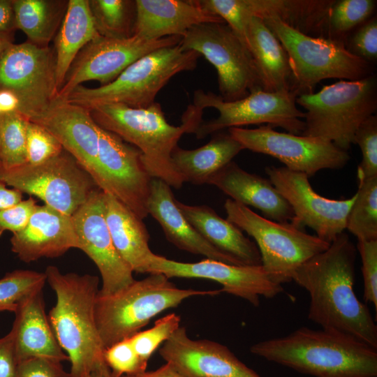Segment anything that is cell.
Segmentation results:
<instances>
[{
    "label": "cell",
    "mask_w": 377,
    "mask_h": 377,
    "mask_svg": "<svg viewBox=\"0 0 377 377\" xmlns=\"http://www.w3.org/2000/svg\"><path fill=\"white\" fill-rule=\"evenodd\" d=\"M252 354L314 377H377V349L341 332L302 327L250 348Z\"/></svg>",
    "instance_id": "2"
},
{
    "label": "cell",
    "mask_w": 377,
    "mask_h": 377,
    "mask_svg": "<svg viewBox=\"0 0 377 377\" xmlns=\"http://www.w3.org/2000/svg\"><path fill=\"white\" fill-rule=\"evenodd\" d=\"M353 144L362 152V161L357 167V181L377 177V116L366 119L357 129Z\"/></svg>",
    "instance_id": "40"
},
{
    "label": "cell",
    "mask_w": 377,
    "mask_h": 377,
    "mask_svg": "<svg viewBox=\"0 0 377 377\" xmlns=\"http://www.w3.org/2000/svg\"><path fill=\"white\" fill-rule=\"evenodd\" d=\"M245 38L262 80L263 90L293 91V75L288 56L261 18L253 17L248 21Z\"/></svg>",
    "instance_id": "28"
},
{
    "label": "cell",
    "mask_w": 377,
    "mask_h": 377,
    "mask_svg": "<svg viewBox=\"0 0 377 377\" xmlns=\"http://www.w3.org/2000/svg\"><path fill=\"white\" fill-rule=\"evenodd\" d=\"M0 89L20 100L19 112L31 120L57 99L54 50L28 41L10 45L0 57Z\"/></svg>",
    "instance_id": "13"
},
{
    "label": "cell",
    "mask_w": 377,
    "mask_h": 377,
    "mask_svg": "<svg viewBox=\"0 0 377 377\" xmlns=\"http://www.w3.org/2000/svg\"><path fill=\"white\" fill-rule=\"evenodd\" d=\"M27 163L38 164L64 151L59 142L41 126L29 121L27 127Z\"/></svg>",
    "instance_id": "42"
},
{
    "label": "cell",
    "mask_w": 377,
    "mask_h": 377,
    "mask_svg": "<svg viewBox=\"0 0 377 377\" xmlns=\"http://www.w3.org/2000/svg\"><path fill=\"white\" fill-rule=\"evenodd\" d=\"M159 355L187 377H262L225 345L193 339L182 326L163 343Z\"/></svg>",
    "instance_id": "20"
},
{
    "label": "cell",
    "mask_w": 377,
    "mask_h": 377,
    "mask_svg": "<svg viewBox=\"0 0 377 377\" xmlns=\"http://www.w3.org/2000/svg\"><path fill=\"white\" fill-rule=\"evenodd\" d=\"M244 147L228 133L218 132L206 145L194 149L176 146L172 163L184 182L200 185L232 161Z\"/></svg>",
    "instance_id": "30"
},
{
    "label": "cell",
    "mask_w": 377,
    "mask_h": 377,
    "mask_svg": "<svg viewBox=\"0 0 377 377\" xmlns=\"http://www.w3.org/2000/svg\"><path fill=\"white\" fill-rule=\"evenodd\" d=\"M182 36L147 40L138 36L126 38L99 36L88 43L71 65L57 98L66 99L84 82L96 80L101 85L114 81L128 66L149 52L179 43Z\"/></svg>",
    "instance_id": "15"
},
{
    "label": "cell",
    "mask_w": 377,
    "mask_h": 377,
    "mask_svg": "<svg viewBox=\"0 0 377 377\" xmlns=\"http://www.w3.org/2000/svg\"><path fill=\"white\" fill-rule=\"evenodd\" d=\"M376 6L374 0H334L327 16L326 37L346 44L352 31L371 18Z\"/></svg>",
    "instance_id": "36"
},
{
    "label": "cell",
    "mask_w": 377,
    "mask_h": 377,
    "mask_svg": "<svg viewBox=\"0 0 377 377\" xmlns=\"http://www.w3.org/2000/svg\"><path fill=\"white\" fill-rule=\"evenodd\" d=\"M0 181L69 216L100 189L89 172L64 149L40 163L2 168Z\"/></svg>",
    "instance_id": "11"
},
{
    "label": "cell",
    "mask_w": 377,
    "mask_h": 377,
    "mask_svg": "<svg viewBox=\"0 0 377 377\" xmlns=\"http://www.w3.org/2000/svg\"><path fill=\"white\" fill-rule=\"evenodd\" d=\"M87 377H113L108 367L96 370Z\"/></svg>",
    "instance_id": "53"
},
{
    "label": "cell",
    "mask_w": 377,
    "mask_h": 377,
    "mask_svg": "<svg viewBox=\"0 0 377 377\" xmlns=\"http://www.w3.org/2000/svg\"><path fill=\"white\" fill-rule=\"evenodd\" d=\"M61 362L49 357H31L17 364L15 377H70Z\"/></svg>",
    "instance_id": "45"
},
{
    "label": "cell",
    "mask_w": 377,
    "mask_h": 377,
    "mask_svg": "<svg viewBox=\"0 0 377 377\" xmlns=\"http://www.w3.org/2000/svg\"><path fill=\"white\" fill-rule=\"evenodd\" d=\"M180 321L179 315L170 313L158 319L150 329L139 331L128 337L143 362H148L154 352L179 327Z\"/></svg>",
    "instance_id": "39"
},
{
    "label": "cell",
    "mask_w": 377,
    "mask_h": 377,
    "mask_svg": "<svg viewBox=\"0 0 377 377\" xmlns=\"http://www.w3.org/2000/svg\"><path fill=\"white\" fill-rule=\"evenodd\" d=\"M297 95L293 91L270 92L257 90L246 97L226 101L220 96L198 89L193 94V105L203 110L213 108L219 112L216 119L202 122L195 132L198 139L224 128L250 124L281 127L291 134L302 135L305 129V113L296 106Z\"/></svg>",
    "instance_id": "12"
},
{
    "label": "cell",
    "mask_w": 377,
    "mask_h": 377,
    "mask_svg": "<svg viewBox=\"0 0 377 377\" xmlns=\"http://www.w3.org/2000/svg\"><path fill=\"white\" fill-rule=\"evenodd\" d=\"M0 114H1V110H0Z\"/></svg>",
    "instance_id": "55"
},
{
    "label": "cell",
    "mask_w": 377,
    "mask_h": 377,
    "mask_svg": "<svg viewBox=\"0 0 377 377\" xmlns=\"http://www.w3.org/2000/svg\"><path fill=\"white\" fill-rule=\"evenodd\" d=\"M99 36L89 0H69L66 14L55 36L54 53L58 92L77 54L88 43Z\"/></svg>",
    "instance_id": "31"
},
{
    "label": "cell",
    "mask_w": 377,
    "mask_h": 377,
    "mask_svg": "<svg viewBox=\"0 0 377 377\" xmlns=\"http://www.w3.org/2000/svg\"><path fill=\"white\" fill-rule=\"evenodd\" d=\"M2 168H3V167H2V165H1V162H0V170H1Z\"/></svg>",
    "instance_id": "54"
},
{
    "label": "cell",
    "mask_w": 377,
    "mask_h": 377,
    "mask_svg": "<svg viewBox=\"0 0 377 377\" xmlns=\"http://www.w3.org/2000/svg\"><path fill=\"white\" fill-rule=\"evenodd\" d=\"M357 250L362 260L364 300L372 303L377 311V239L357 240Z\"/></svg>",
    "instance_id": "44"
},
{
    "label": "cell",
    "mask_w": 377,
    "mask_h": 377,
    "mask_svg": "<svg viewBox=\"0 0 377 377\" xmlns=\"http://www.w3.org/2000/svg\"><path fill=\"white\" fill-rule=\"evenodd\" d=\"M296 104L306 111L302 135L329 140L347 151L360 125L376 114V77L324 85L316 93L297 96Z\"/></svg>",
    "instance_id": "6"
},
{
    "label": "cell",
    "mask_w": 377,
    "mask_h": 377,
    "mask_svg": "<svg viewBox=\"0 0 377 377\" xmlns=\"http://www.w3.org/2000/svg\"><path fill=\"white\" fill-rule=\"evenodd\" d=\"M104 202L106 223L117 251L133 272L147 273L154 253L142 219L110 194L104 193Z\"/></svg>",
    "instance_id": "29"
},
{
    "label": "cell",
    "mask_w": 377,
    "mask_h": 377,
    "mask_svg": "<svg viewBox=\"0 0 377 377\" xmlns=\"http://www.w3.org/2000/svg\"><path fill=\"white\" fill-rule=\"evenodd\" d=\"M98 165L101 190L114 196L141 219L146 218L152 177L142 152L98 126Z\"/></svg>",
    "instance_id": "17"
},
{
    "label": "cell",
    "mask_w": 377,
    "mask_h": 377,
    "mask_svg": "<svg viewBox=\"0 0 377 377\" xmlns=\"http://www.w3.org/2000/svg\"><path fill=\"white\" fill-rule=\"evenodd\" d=\"M221 290L177 288L162 274H149L110 295L98 293L95 319L104 348L128 338L162 311L193 296L217 295Z\"/></svg>",
    "instance_id": "5"
},
{
    "label": "cell",
    "mask_w": 377,
    "mask_h": 377,
    "mask_svg": "<svg viewBox=\"0 0 377 377\" xmlns=\"http://www.w3.org/2000/svg\"><path fill=\"white\" fill-rule=\"evenodd\" d=\"M265 172L274 186L290 205L297 228L307 226L330 244L346 230V219L356 194L344 200L329 199L317 193L309 177L286 167L267 166Z\"/></svg>",
    "instance_id": "16"
},
{
    "label": "cell",
    "mask_w": 377,
    "mask_h": 377,
    "mask_svg": "<svg viewBox=\"0 0 377 377\" xmlns=\"http://www.w3.org/2000/svg\"><path fill=\"white\" fill-rule=\"evenodd\" d=\"M29 121L50 133L64 149L89 172L101 189L98 165V126L89 109L57 98L47 110Z\"/></svg>",
    "instance_id": "21"
},
{
    "label": "cell",
    "mask_w": 377,
    "mask_h": 377,
    "mask_svg": "<svg viewBox=\"0 0 377 377\" xmlns=\"http://www.w3.org/2000/svg\"><path fill=\"white\" fill-rule=\"evenodd\" d=\"M17 366L13 334L10 331L0 338V377H15Z\"/></svg>",
    "instance_id": "47"
},
{
    "label": "cell",
    "mask_w": 377,
    "mask_h": 377,
    "mask_svg": "<svg viewBox=\"0 0 377 377\" xmlns=\"http://www.w3.org/2000/svg\"><path fill=\"white\" fill-rule=\"evenodd\" d=\"M44 272L57 297L47 317L71 362L70 377H87L108 367L95 319L98 277L89 274H64L54 265L47 266Z\"/></svg>",
    "instance_id": "3"
},
{
    "label": "cell",
    "mask_w": 377,
    "mask_h": 377,
    "mask_svg": "<svg viewBox=\"0 0 377 377\" xmlns=\"http://www.w3.org/2000/svg\"><path fill=\"white\" fill-rule=\"evenodd\" d=\"M43 289H37L22 299L14 312L15 318L10 331L17 364L35 357L68 360L45 313Z\"/></svg>",
    "instance_id": "26"
},
{
    "label": "cell",
    "mask_w": 377,
    "mask_h": 377,
    "mask_svg": "<svg viewBox=\"0 0 377 377\" xmlns=\"http://www.w3.org/2000/svg\"><path fill=\"white\" fill-rule=\"evenodd\" d=\"M352 54L373 64L377 59V19L372 17L358 27L347 39Z\"/></svg>",
    "instance_id": "43"
},
{
    "label": "cell",
    "mask_w": 377,
    "mask_h": 377,
    "mask_svg": "<svg viewBox=\"0 0 377 377\" xmlns=\"http://www.w3.org/2000/svg\"><path fill=\"white\" fill-rule=\"evenodd\" d=\"M10 244L12 251L27 263L80 249L72 216L46 205H37L25 226L13 233Z\"/></svg>",
    "instance_id": "22"
},
{
    "label": "cell",
    "mask_w": 377,
    "mask_h": 377,
    "mask_svg": "<svg viewBox=\"0 0 377 377\" xmlns=\"http://www.w3.org/2000/svg\"><path fill=\"white\" fill-rule=\"evenodd\" d=\"M148 274H162L168 279L198 278L214 281L226 292L258 306L260 297L272 298L283 292L281 285L274 283L262 265H235L206 258L197 263H182L154 254Z\"/></svg>",
    "instance_id": "18"
},
{
    "label": "cell",
    "mask_w": 377,
    "mask_h": 377,
    "mask_svg": "<svg viewBox=\"0 0 377 377\" xmlns=\"http://www.w3.org/2000/svg\"><path fill=\"white\" fill-rule=\"evenodd\" d=\"M133 35L147 40L182 36L193 26L225 22L195 0H135Z\"/></svg>",
    "instance_id": "24"
},
{
    "label": "cell",
    "mask_w": 377,
    "mask_h": 377,
    "mask_svg": "<svg viewBox=\"0 0 377 377\" xmlns=\"http://www.w3.org/2000/svg\"><path fill=\"white\" fill-rule=\"evenodd\" d=\"M20 100L15 93L8 89H0V110L1 114L19 111Z\"/></svg>",
    "instance_id": "51"
},
{
    "label": "cell",
    "mask_w": 377,
    "mask_h": 377,
    "mask_svg": "<svg viewBox=\"0 0 377 377\" xmlns=\"http://www.w3.org/2000/svg\"><path fill=\"white\" fill-rule=\"evenodd\" d=\"M104 360L113 377L139 374L146 371L147 366L134 350L129 338L105 348Z\"/></svg>",
    "instance_id": "41"
},
{
    "label": "cell",
    "mask_w": 377,
    "mask_h": 377,
    "mask_svg": "<svg viewBox=\"0 0 377 377\" xmlns=\"http://www.w3.org/2000/svg\"><path fill=\"white\" fill-rule=\"evenodd\" d=\"M22 200V193L13 188H7L6 185L0 181V208L13 207Z\"/></svg>",
    "instance_id": "49"
},
{
    "label": "cell",
    "mask_w": 377,
    "mask_h": 377,
    "mask_svg": "<svg viewBox=\"0 0 377 377\" xmlns=\"http://www.w3.org/2000/svg\"><path fill=\"white\" fill-rule=\"evenodd\" d=\"M13 43V34L0 33V57Z\"/></svg>",
    "instance_id": "52"
},
{
    "label": "cell",
    "mask_w": 377,
    "mask_h": 377,
    "mask_svg": "<svg viewBox=\"0 0 377 377\" xmlns=\"http://www.w3.org/2000/svg\"><path fill=\"white\" fill-rule=\"evenodd\" d=\"M15 29L13 0H0V33L13 34Z\"/></svg>",
    "instance_id": "48"
},
{
    "label": "cell",
    "mask_w": 377,
    "mask_h": 377,
    "mask_svg": "<svg viewBox=\"0 0 377 377\" xmlns=\"http://www.w3.org/2000/svg\"><path fill=\"white\" fill-rule=\"evenodd\" d=\"M29 119L19 111L0 114V162L4 169L27 163V127Z\"/></svg>",
    "instance_id": "37"
},
{
    "label": "cell",
    "mask_w": 377,
    "mask_h": 377,
    "mask_svg": "<svg viewBox=\"0 0 377 377\" xmlns=\"http://www.w3.org/2000/svg\"><path fill=\"white\" fill-rule=\"evenodd\" d=\"M93 119L101 128L111 132L138 148L152 178L180 188L184 183L172 165L171 154L182 135L196 131L202 123V110L190 105L179 126L170 124L160 103L147 108H132L119 103L96 105L90 109Z\"/></svg>",
    "instance_id": "4"
},
{
    "label": "cell",
    "mask_w": 377,
    "mask_h": 377,
    "mask_svg": "<svg viewBox=\"0 0 377 377\" xmlns=\"http://www.w3.org/2000/svg\"><path fill=\"white\" fill-rule=\"evenodd\" d=\"M224 208L226 219L255 240L261 265L275 283L293 281L294 272L302 264L330 244L290 222L269 220L230 198L226 200Z\"/></svg>",
    "instance_id": "9"
},
{
    "label": "cell",
    "mask_w": 377,
    "mask_h": 377,
    "mask_svg": "<svg viewBox=\"0 0 377 377\" xmlns=\"http://www.w3.org/2000/svg\"><path fill=\"white\" fill-rule=\"evenodd\" d=\"M355 258V246L343 232L325 251L302 264L292 279L309 293V320L377 349V326L353 289Z\"/></svg>",
    "instance_id": "1"
},
{
    "label": "cell",
    "mask_w": 377,
    "mask_h": 377,
    "mask_svg": "<svg viewBox=\"0 0 377 377\" xmlns=\"http://www.w3.org/2000/svg\"><path fill=\"white\" fill-rule=\"evenodd\" d=\"M228 133L244 149L271 156L286 168L303 172L309 178L323 169H341L350 160L346 151L329 140L279 132L269 125L256 128L232 127Z\"/></svg>",
    "instance_id": "14"
},
{
    "label": "cell",
    "mask_w": 377,
    "mask_h": 377,
    "mask_svg": "<svg viewBox=\"0 0 377 377\" xmlns=\"http://www.w3.org/2000/svg\"><path fill=\"white\" fill-rule=\"evenodd\" d=\"M334 0H249L251 17H276L305 34L326 37V20Z\"/></svg>",
    "instance_id": "32"
},
{
    "label": "cell",
    "mask_w": 377,
    "mask_h": 377,
    "mask_svg": "<svg viewBox=\"0 0 377 377\" xmlns=\"http://www.w3.org/2000/svg\"><path fill=\"white\" fill-rule=\"evenodd\" d=\"M121 377H187L177 369H175L171 364L165 362V364L158 368L154 371H147L133 374L125 375Z\"/></svg>",
    "instance_id": "50"
},
{
    "label": "cell",
    "mask_w": 377,
    "mask_h": 377,
    "mask_svg": "<svg viewBox=\"0 0 377 377\" xmlns=\"http://www.w3.org/2000/svg\"><path fill=\"white\" fill-rule=\"evenodd\" d=\"M179 45L183 50L202 55L214 66L223 100L237 101L263 90L248 47L226 22L193 26L182 36Z\"/></svg>",
    "instance_id": "10"
},
{
    "label": "cell",
    "mask_w": 377,
    "mask_h": 377,
    "mask_svg": "<svg viewBox=\"0 0 377 377\" xmlns=\"http://www.w3.org/2000/svg\"><path fill=\"white\" fill-rule=\"evenodd\" d=\"M286 50L297 96L313 93L323 80H359L374 74V66L352 54L346 44L305 34L276 17L262 19Z\"/></svg>",
    "instance_id": "8"
},
{
    "label": "cell",
    "mask_w": 377,
    "mask_h": 377,
    "mask_svg": "<svg viewBox=\"0 0 377 377\" xmlns=\"http://www.w3.org/2000/svg\"><path fill=\"white\" fill-rule=\"evenodd\" d=\"M176 203L187 221L213 246L244 265H261L257 246L237 226L207 205H189L177 199Z\"/></svg>",
    "instance_id": "27"
},
{
    "label": "cell",
    "mask_w": 377,
    "mask_h": 377,
    "mask_svg": "<svg viewBox=\"0 0 377 377\" xmlns=\"http://www.w3.org/2000/svg\"><path fill=\"white\" fill-rule=\"evenodd\" d=\"M355 200L346 219V229L357 240L377 239V177L357 181Z\"/></svg>",
    "instance_id": "35"
},
{
    "label": "cell",
    "mask_w": 377,
    "mask_h": 377,
    "mask_svg": "<svg viewBox=\"0 0 377 377\" xmlns=\"http://www.w3.org/2000/svg\"><path fill=\"white\" fill-rule=\"evenodd\" d=\"M66 0H13L16 28L28 42L47 47L55 37L66 12Z\"/></svg>",
    "instance_id": "33"
},
{
    "label": "cell",
    "mask_w": 377,
    "mask_h": 377,
    "mask_svg": "<svg viewBox=\"0 0 377 377\" xmlns=\"http://www.w3.org/2000/svg\"><path fill=\"white\" fill-rule=\"evenodd\" d=\"M80 250L95 263L101 276L98 293L110 295L134 281L133 271L117 251L105 217L104 192L96 190L73 215Z\"/></svg>",
    "instance_id": "19"
},
{
    "label": "cell",
    "mask_w": 377,
    "mask_h": 377,
    "mask_svg": "<svg viewBox=\"0 0 377 377\" xmlns=\"http://www.w3.org/2000/svg\"><path fill=\"white\" fill-rule=\"evenodd\" d=\"M90 11L100 36L126 38L133 36L135 1L89 0Z\"/></svg>",
    "instance_id": "34"
},
{
    "label": "cell",
    "mask_w": 377,
    "mask_h": 377,
    "mask_svg": "<svg viewBox=\"0 0 377 377\" xmlns=\"http://www.w3.org/2000/svg\"><path fill=\"white\" fill-rule=\"evenodd\" d=\"M207 184L232 200L259 209L269 220L288 223L294 216L290 205L269 179L249 173L232 161L213 175Z\"/></svg>",
    "instance_id": "25"
},
{
    "label": "cell",
    "mask_w": 377,
    "mask_h": 377,
    "mask_svg": "<svg viewBox=\"0 0 377 377\" xmlns=\"http://www.w3.org/2000/svg\"><path fill=\"white\" fill-rule=\"evenodd\" d=\"M45 272L16 269L0 279V312H15L18 303L33 291L43 288Z\"/></svg>",
    "instance_id": "38"
},
{
    "label": "cell",
    "mask_w": 377,
    "mask_h": 377,
    "mask_svg": "<svg viewBox=\"0 0 377 377\" xmlns=\"http://www.w3.org/2000/svg\"><path fill=\"white\" fill-rule=\"evenodd\" d=\"M200 56L195 51L183 50L179 44L162 47L132 63L112 82L96 88L80 85L66 100L89 110L110 103L147 108L174 75L194 70Z\"/></svg>",
    "instance_id": "7"
},
{
    "label": "cell",
    "mask_w": 377,
    "mask_h": 377,
    "mask_svg": "<svg viewBox=\"0 0 377 377\" xmlns=\"http://www.w3.org/2000/svg\"><path fill=\"white\" fill-rule=\"evenodd\" d=\"M30 197L9 208H0V237L6 232L15 233L22 230L37 207Z\"/></svg>",
    "instance_id": "46"
},
{
    "label": "cell",
    "mask_w": 377,
    "mask_h": 377,
    "mask_svg": "<svg viewBox=\"0 0 377 377\" xmlns=\"http://www.w3.org/2000/svg\"><path fill=\"white\" fill-rule=\"evenodd\" d=\"M147 212L161 226L166 239L178 249L208 259L244 265L202 237L177 207L171 186L160 179H151Z\"/></svg>",
    "instance_id": "23"
}]
</instances>
